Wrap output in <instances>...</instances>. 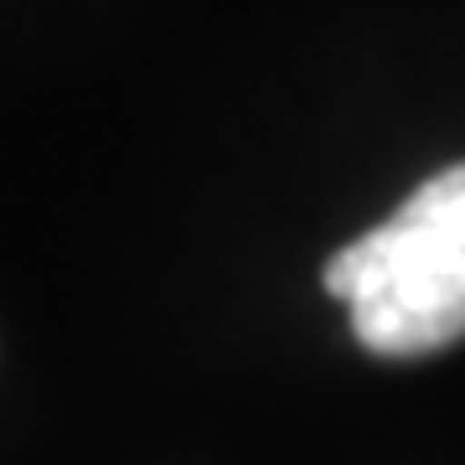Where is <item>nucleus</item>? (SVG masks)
<instances>
[{
	"label": "nucleus",
	"mask_w": 465,
	"mask_h": 465,
	"mask_svg": "<svg viewBox=\"0 0 465 465\" xmlns=\"http://www.w3.org/2000/svg\"><path fill=\"white\" fill-rule=\"evenodd\" d=\"M326 295L378 357H430L465 341V161L409 192L399 213L326 259Z\"/></svg>",
	"instance_id": "obj_1"
}]
</instances>
